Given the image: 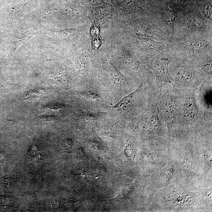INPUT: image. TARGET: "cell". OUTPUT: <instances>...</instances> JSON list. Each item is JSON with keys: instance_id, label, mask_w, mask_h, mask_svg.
Instances as JSON below:
<instances>
[{"instance_id": "6da1fadb", "label": "cell", "mask_w": 212, "mask_h": 212, "mask_svg": "<svg viewBox=\"0 0 212 212\" xmlns=\"http://www.w3.org/2000/svg\"><path fill=\"white\" fill-rule=\"evenodd\" d=\"M181 97L180 91L176 89L160 90L158 108L159 115L165 122L171 123L175 121L178 115Z\"/></svg>"}, {"instance_id": "7a4b0ae2", "label": "cell", "mask_w": 212, "mask_h": 212, "mask_svg": "<svg viewBox=\"0 0 212 212\" xmlns=\"http://www.w3.org/2000/svg\"><path fill=\"white\" fill-rule=\"evenodd\" d=\"M170 62V59L166 57L150 61V68L155 74L156 81L161 85V88L163 83L175 86V81L169 73V66Z\"/></svg>"}, {"instance_id": "3957f363", "label": "cell", "mask_w": 212, "mask_h": 212, "mask_svg": "<svg viewBox=\"0 0 212 212\" xmlns=\"http://www.w3.org/2000/svg\"><path fill=\"white\" fill-rule=\"evenodd\" d=\"M173 79L175 84L183 88L195 87L193 81L194 76L192 71L188 67L177 65L174 69Z\"/></svg>"}, {"instance_id": "277c9868", "label": "cell", "mask_w": 212, "mask_h": 212, "mask_svg": "<svg viewBox=\"0 0 212 212\" xmlns=\"http://www.w3.org/2000/svg\"><path fill=\"white\" fill-rule=\"evenodd\" d=\"M162 15L165 23L170 27L173 28L176 19L175 14L173 11L169 8L167 4L163 5Z\"/></svg>"}, {"instance_id": "5b68a950", "label": "cell", "mask_w": 212, "mask_h": 212, "mask_svg": "<svg viewBox=\"0 0 212 212\" xmlns=\"http://www.w3.org/2000/svg\"><path fill=\"white\" fill-rule=\"evenodd\" d=\"M188 45L189 48L197 51H205L208 49L209 46L205 41L198 39L190 41Z\"/></svg>"}, {"instance_id": "8992f818", "label": "cell", "mask_w": 212, "mask_h": 212, "mask_svg": "<svg viewBox=\"0 0 212 212\" xmlns=\"http://www.w3.org/2000/svg\"><path fill=\"white\" fill-rule=\"evenodd\" d=\"M28 158L31 162L35 164H39L41 162L40 152L35 146L33 145L28 154Z\"/></svg>"}, {"instance_id": "52a82bcc", "label": "cell", "mask_w": 212, "mask_h": 212, "mask_svg": "<svg viewBox=\"0 0 212 212\" xmlns=\"http://www.w3.org/2000/svg\"><path fill=\"white\" fill-rule=\"evenodd\" d=\"M203 19L200 17L193 16L191 17L188 21V27L192 29L198 30L201 29L204 26Z\"/></svg>"}, {"instance_id": "ba28073f", "label": "cell", "mask_w": 212, "mask_h": 212, "mask_svg": "<svg viewBox=\"0 0 212 212\" xmlns=\"http://www.w3.org/2000/svg\"><path fill=\"white\" fill-rule=\"evenodd\" d=\"M202 68L204 72L210 75L212 74V60L210 58L204 60L202 63Z\"/></svg>"}, {"instance_id": "9c48e42d", "label": "cell", "mask_w": 212, "mask_h": 212, "mask_svg": "<svg viewBox=\"0 0 212 212\" xmlns=\"http://www.w3.org/2000/svg\"><path fill=\"white\" fill-rule=\"evenodd\" d=\"M203 12L204 15L208 19L212 20V10L211 5L209 3H206L204 5Z\"/></svg>"}]
</instances>
